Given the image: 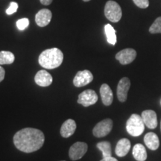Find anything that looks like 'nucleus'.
Returning a JSON list of instances; mask_svg holds the SVG:
<instances>
[{"label":"nucleus","mask_w":161,"mask_h":161,"mask_svg":"<svg viewBox=\"0 0 161 161\" xmlns=\"http://www.w3.org/2000/svg\"><path fill=\"white\" fill-rule=\"evenodd\" d=\"M45 136L40 130L26 128L17 131L14 136L16 148L25 153H31L39 150L44 143Z\"/></svg>","instance_id":"nucleus-1"},{"label":"nucleus","mask_w":161,"mask_h":161,"mask_svg":"<svg viewBox=\"0 0 161 161\" xmlns=\"http://www.w3.org/2000/svg\"><path fill=\"white\" fill-rule=\"evenodd\" d=\"M64 60L63 52L58 48L46 49L39 56V64L42 67L52 69L61 65Z\"/></svg>","instance_id":"nucleus-2"},{"label":"nucleus","mask_w":161,"mask_h":161,"mask_svg":"<svg viewBox=\"0 0 161 161\" xmlns=\"http://www.w3.org/2000/svg\"><path fill=\"white\" fill-rule=\"evenodd\" d=\"M145 124L142 116L138 114H132L126 123V130L133 136H140L145 130Z\"/></svg>","instance_id":"nucleus-3"},{"label":"nucleus","mask_w":161,"mask_h":161,"mask_svg":"<svg viewBox=\"0 0 161 161\" xmlns=\"http://www.w3.org/2000/svg\"><path fill=\"white\" fill-rule=\"evenodd\" d=\"M104 15L112 23H117L122 18V12L119 5L116 2L110 0L104 7Z\"/></svg>","instance_id":"nucleus-4"},{"label":"nucleus","mask_w":161,"mask_h":161,"mask_svg":"<svg viewBox=\"0 0 161 161\" xmlns=\"http://www.w3.org/2000/svg\"><path fill=\"white\" fill-rule=\"evenodd\" d=\"M112 128L113 121L110 119H105L96 124L92 130V133L96 137H104L109 134Z\"/></svg>","instance_id":"nucleus-5"},{"label":"nucleus","mask_w":161,"mask_h":161,"mask_svg":"<svg viewBox=\"0 0 161 161\" xmlns=\"http://www.w3.org/2000/svg\"><path fill=\"white\" fill-rule=\"evenodd\" d=\"M97 101L98 96L96 92L92 90H86L79 94L77 102L84 107H89L95 104Z\"/></svg>","instance_id":"nucleus-6"},{"label":"nucleus","mask_w":161,"mask_h":161,"mask_svg":"<svg viewBox=\"0 0 161 161\" xmlns=\"http://www.w3.org/2000/svg\"><path fill=\"white\" fill-rule=\"evenodd\" d=\"M87 144L83 142H77L70 147L69 151V158L72 160H77L82 158L87 152Z\"/></svg>","instance_id":"nucleus-7"},{"label":"nucleus","mask_w":161,"mask_h":161,"mask_svg":"<svg viewBox=\"0 0 161 161\" xmlns=\"http://www.w3.org/2000/svg\"><path fill=\"white\" fill-rule=\"evenodd\" d=\"M93 80V75L89 70L78 71L73 79V84L77 87L87 85Z\"/></svg>","instance_id":"nucleus-8"},{"label":"nucleus","mask_w":161,"mask_h":161,"mask_svg":"<svg viewBox=\"0 0 161 161\" xmlns=\"http://www.w3.org/2000/svg\"><path fill=\"white\" fill-rule=\"evenodd\" d=\"M130 87V81L129 78L125 77L122 78L119 80L117 90H116V94L117 98L119 102H125L128 98V92Z\"/></svg>","instance_id":"nucleus-9"},{"label":"nucleus","mask_w":161,"mask_h":161,"mask_svg":"<svg viewBox=\"0 0 161 161\" xmlns=\"http://www.w3.org/2000/svg\"><path fill=\"white\" fill-rule=\"evenodd\" d=\"M136 57V52L133 49H125L116 55V59L122 65L132 63Z\"/></svg>","instance_id":"nucleus-10"},{"label":"nucleus","mask_w":161,"mask_h":161,"mask_svg":"<svg viewBox=\"0 0 161 161\" xmlns=\"http://www.w3.org/2000/svg\"><path fill=\"white\" fill-rule=\"evenodd\" d=\"M142 119L147 128L154 129L158 126V119L157 114L154 110H146L142 113Z\"/></svg>","instance_id":"nucleus-11"},{"label":"nucleus","mask_w":161,"mask_h":161,"mask_svg":"<svg viewBox=\"0 0 161 161\" xmlns=\"http://www.w3.org/2000/svg\"><path fill=\"white\" fill-rule=\"evenodd\" d=\"M52 14L49 9H41L35 16V22L40 27H45L48 25L51 21Z\"/></svg>","instance_id":"nucleus-12"},{"label":"nucleus","mask_w":161,"mask_h":161,"mask_svg":"<svg viewBox=\"0 0 161 161\" xmlns=\"http://www.w3.org/2000/svg\"><path fill=\"white\" fill-rule=\"evenodd\" d=\"M35 83L40 86H48L51 85L53 79L52 75L46 70H40L35 77Z\"/></svg>","instance_id":"nucleus-13"},{"label":"nucleus","mask_w":161,"mask_h":161,"mask_svg":"<svg viewBox=\"0 0 161 161\" xmlns=\"http://www.w3.org/2000/svg\"><path fill=\"white\" fill-rule=\"evenodd\" d=\"M76 130V123L73 119H67L60 128V135L64 138H68L74 134Z\"/></svg>","instance_id":"nucleus-14"},{"label":"nucleus","mask_w":161,"mask_h":161,"mask_svg":"<svg viewBox=\"0 0 161 161\" xmlns=\"http://www.w3.org/2000/svg\"><path fill=\"white\" fill-rule=\"evenodd\" d=\"M130 146H131L130 145V142L128 139H121V140L118 141L117 144H116L115 149L116 154L118 157H120V158L125 157L129 152Z\"/></svg>","instance_id":"nucleus-15"},{"label":"nucleus","mask_w":161,"mask_h":161,"mask_svg":"<svg viewBox=\"0 0 161 161\" xmlns=\"http://www.w3.org/2000/svg\"><path fill=\"white\" fill-rule=\"evenodd\" d=\"M100 94L103 104L106 106H109L112 104L114 100V94L111 89L107 84H103L101 86Z\"/></svg>","instance_id":"nucleus-16"},{"label":"nucleus","mask_w":161,"mask_h":161,"mask_svg":"<svg viewBox=\"0 0 161 161\" xmlns=\"http://www.w3.org/2000/svg\"><path fill=\"white\" fill-rule=\"evenodd\" d=\"M144 142L146 146L152 151L157 150L160 146V141H159L158 136L153 132H149L145 135Z\"/></svg>","instance_id":"nucleus-17"},{"label":"nucleus","mask_w":161,"mask_h":161,"mask_svg":"<svg viewBox=\"0 0 161 161\" xmlns=\"http://www.w3.org/2000/svg\"><path fill=\"white\" fill-rule=\"evenodd\" d=\"M133 156L137 161H145L147 159V152L144 146L142 144H136L133 148Z\"/></svg>","instance_id":"nucleus-18"},{"label":"nucleus","mask_w":161,"mask_h":161,"mask_svg":"<svg viewBox=\"0 0 161 161\" xmlns=\"http://www.w3.org/2000/svg\"><path fill=\"white\" fill-rule=\"evenodd\" d=\"M104 31H105L107 40L108 43L113 46L115 45L116 43V35L114 28L110 24H107L104 26Z\"/></svg>","instance_id":"nucleus-19"},{"label":"nucleus","mask_w":161,"mask_h":161,"mask_svg":"<svg viewBox=\"0 0 161 161\" xmlns=\"http://www.w3.org/2000/svg\"><path fill=\"white\" fill-rule=\"evenodd\" d=\"M97 148L102 152L103 158H108V157H111L112 150L111 145L108 141H102V142H98Z\"/></svg>","instance_id":"nucleus-20"},{"label":"nucleus","mask_w":161,"mask_h":161,"mask_svg":"<svg viewBox=\"0 0 161 161\" xmlns=\"http://www.w3.org/2000/svg\"><path fill=\"white\" fill-rule=\"evenodd\" d=\"M15 60L14 55L11 52L2 51L0 52V65L11 64Z\"/></svg>","instance_id":"nucleus-21"},{"label":"nucleus","mask_w":161,"mask_h":161,"mask_svg":"<svg viewBox=\"0 0 161 161\" xmlns=\"http://www.w3.org/2000/svg\"><path fill=\"white\" fill-rule=\"evenodd\" d=\"M149 32L152 34H161V17L157 18L155 21L151 25Z\"/></svg>","instance_id":"nucleus-22"},{"label":"nucleus","mask_w":161,"mask_h":161,"mask_svg":"<svg viewBox=\"0 0 161 161\" xmlns=\"http://www.w3.org/2000/svg\"><path fill=\"white\" fill-rule=\"evenodd\" d=\"M16 25H17L18 29L20 31H23L29 25V20L28 18H22V19L17 20Z\"/></svg>","instance_id":"nucleus-23"},{"label":"nucleus","mask_w":161,"mask_h":161,"mask_svg":"<svg viewBox=\"0 0 161 161\" xmlns=\"http://www.w3.org/2000/svg\"><path fill=\"white\" fill-rule=\"evenodd\" d=\"M18 9V4L15 2H12V3H10V5L8 8L6 10V14L8 15H11L13 14H14L15 12H17Z\"/></svg>","instance_id":"nucleus-24"},{"label":"nucleus","mask_w":161,"mask_h":161,"mask_svg":"<svg viewBox=\"0 0 161 161\" xmlns=\"http://www.w3.org/2000/svg\"><path fill=\"white\" fill-rule=\"evenodd\" d=\"M135 5L140 8H146L149 5L148 0H133Z\"/></svg>","instance_id":"nucleus-25"},{"label":"nucleus","mask_w":161,"mask_h":161,"mask_svg":"<svg viewBox=\"0 0 161 161\" xmlns=\"http://www.w3.org/2000/svg\"><path fill=\"white\" fill-rule=\"evenodd\" d=\"M5 71L3 67H2L0 66V82L3 81L4 78H5Z\"/></svg>","instance_id":"nucleus-26"},{"label":"nucleus","mask_w":161,"mask_h":161,"mask_svg":"<svg viewBox=\"0 0 161 161\" xmlns=\"http://www.w3.org/2000/svg\"><path fill=\"white\" fill-rule=\"evenodd\" d=\"M100 161H118L116 158H113V157H108V158H103Z\"/></svg>","instance_id":"nucleus-27"},{"label":"nucleus","mask_w":161,"mask_h":161,"mask_svg":"<svg viewBox=\"0 0 161 161\" xmlns=\"http://www.w3.org/2000/svg\"><path fill=\"white\" fill-rule=\"evenodd\" d=\"M41 4H43L44 5H49L52 3L53 0H40Z\"/></svg>","instance_id":"nucleus-28"},{"label":"nucleus","mask_w":161,"mask_h":161,"mask_svg":"<svg viewBox=\"0 0 161 161\" xmlns=\"http://www.w3.org/2000/svg\"><path fill=\"white\" fill-rule=\"evenodd\" d=\"M84 2H89V1H90V0H83Z\"/></svg>","instance_id":"nucleus-29"},{"label":"nucleus","mask_w":161,"mask_h":161,"mask_svg":"<svg viewBox=\"0 0 161 161\" xmlns=\"http://www.w3.org/2000/svg\"><path fill=\"white\" fill-rule=\"evenodd\" d=\"M160 129H161V123H160Z\"/></svg>","instance_id":"nucleus-30"}]
</instances>
